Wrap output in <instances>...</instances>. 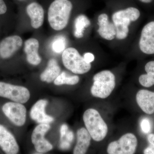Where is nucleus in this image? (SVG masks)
Listing matches in <instances>:
<instances>
[{
    "mask_svg": "<svg viewBox=\"0 0 154 154\" xmlns=\"http://www.w3.org/2000/svg\"><path fill=\"white\" fill-rule=\"evenodd\" d=\"M72 9L69 0H54L49 6L48 20L51 27L56 30H63L68 23Z\"/></svg>",
    "mask_w": 154,
    "mask_h": 154,
    "instance_id": "f257e3e1",
    "label": "nucleus"
},
{
    "mask_svg": "<svg viewBox=\"0 0 154 154\" xmlns=\"http://www.w3.org/2000/svg\"><path fill=\"white\" fill-rule=\"evenodd\" d=\"M83 120L86 129L91 137L96 141H101L107 135V125L97 110L90 108L85 111Z\"/></svg>",
    "mask_w": 154,
    "mask_h": 154,
    "instance_id": "f03ea898",
    "label": "nucleus"
},
{
    "mask_svg": "<svg viewBox=\"0 0 154 154\" xmlns=\"http://www.w3.org/2000/svg\"><path fill=\"white\" fill-rule=\"evenodd\" d=\"M137 9L130 7L115 12L112 15V20L116 29V38L125 39L129 33L128 27L131 22L136 21L140 16Z\"/></svg>",
    "mask_w": 154,
    "mask_h": 154,
    "instance_id": "7ed1b4c3",
    "label": "nucleus"
},
{
    "mask_svg": "<svg viewBox=\"0 0 154 154\" xmlns=\"http://www.w3.org/2000/svg\"><path fill=\"white\" fill-rule=\"evenodd\" d=\"M93 80L91 93L94 97L105 99L110 96L115 88V75L110 71L104 70L97 73L94 76Z\"/></svg>",
    "mask_w": 154,
    "mask_h": 154,
    "instance_id": "20e7f679",
    "label": "nucleus"
},
{
    "mask_svg": "<svg viewBox=\"0 0 154 154\" xmlns=\"http://www.w3.org/2000/svg\"><path fill=\"white\" fill-rule=\"evenodd\" d=\"M62 58L65 67L74 73L84 74L91 69V63L86 62L84 57L74 48H69L65 50Z\"/></svg>",
    "mask_w": 154,
    "mask_h": 154,
    "instance_id": "39448f33",
    "label": "nucleus"
},
{
    "mask_svg": "<svg viewBox=\"0 0 154 154\" xmlns=\"http://www.w3.org/2000/svg\"><path fill=\"white\" fill-rule=\"evenodd\" d=\"M137 145V140L132 133L123 135L118 140L109 144L107 152L109 154H134Z\"/></svg>",
    "mask_w": 154,
    "mask_h": 154,
    "instance_id": "423d86ee",
    "label": "nucleus"
},
{
    "mask_svg": "<svg viewBox=\"0 0 154 154\" xmlns=\"http://www.w3.org/2000/svg\"><path fill=\"white\" fill-rule=\"evenodd\" d=\"M0 96L24 104L30 99V93L25 87L0 82Z\"/></svg>",
    "mask_w": 154,
    "mask_h": 154,
    "instance_id": "0eeeda50",
    "label": "nucleus"
},
{
    "mask_svg": "<svg viewBox=\"0 0 154 154\" xmlns=\"http://www.w3.org/2000/svg\"><path fill=\"white\" fill-rule=\"evenodd\" d=\"M3 112L14 124L22 126L26 121V109L21 103L8 102L3 105Z\"/></svg>",
    "mask_w": 154,
    "mask_h": 154,
    "instance_id": "6e6552de",
    "label": "nucleus"
},
{
    "mask_svg": "<svg viewBox=\"0 0 154 154\" xmlns=\"http://www.w3.org/2000/svg\"><path fill=\"white\" fill-rule=\"evenodd\" d=\"M50 128L48 123H42L37 125L33 130L31 140L36 151L40 153L47 152L53 148L52 145L44 137L45 135Z\"/></svg>",
    "mask_w": 154,
    "mask_h": 154,
    "instance_id": "1a4fd4ad",
    "label": "nucleus"
},
{
    "mask_svg": "<svg viewBox=\"0 0 154 154\" xmlns=\"http://www.w3.org/2000/svg\"><path fill=\"white\" fill-rule=\"evenodd\" d=\"M139 47L143 53L154 54V22H149L143 28Z\"/></svg>",
    "mask_w": 154,
    "mask_h": 154,
    "instance_id": "9d476101",
    "label": "nucleus"
},
{
    "mask_svg": "<svg viewBox=\"0 0 154 154\" xmlns=\"http://www.w3.org/2000/svg\"><path fill=\"white\" fill-rule=\"evenodd\" d=\"M22 44V38L17 35L4 38L0 42V57L3 59L11 57L20 49Z\"/></svg>",
    "mask_w": 154,
    "mask_h": 154,
    "instance_id": "9b49d317",
    "label": "nucleus"
},
{
    "mask_svg": "<svg viewBox=\"0 0 154 154\" xmlns=\"http://www.w3.org/2000/svg\"><path fill=\"white\" fill-rule=\"evenodd\" d=\"M0 147L6 154L18 153L19 147L14 135L0 124Z\"/></svg>",
    "mask_w": 154,
    "mask_h": 154,
    "instance_id": "f8f14e48",
    "label": "nucleus"
},
{
    "mask_svg": "<svg viewBox=\"0 0 154 154\" xmlns=\"http://www.w3.org/2000/svg\"><path fill=\"white\" fill-rule=\"evenodd\" d=\"M48 104L47 100H38L33 105L30 111V116L33 120L40 124L52 122L54 119L45 113V108Z\"/></svg>",
    "mask_w": 154,
    "mask_h": 154,
    "instance_id": "ddd939ff",
    "label": "nucleus"
},
{
    "mask_svg": "<svg viewBox=\"0 0 154 154\" xmlns=\"http://www.w3.org/2000/svg\"><path fill=\"white\" fill-rule=\"evenodd\" d=\"M99 25L98 33L99 35L107 40H112L115 38L116 35V29L113 23L108 20V16L106 14L99 15L98 19Z\"/></svg>",
    "mask_w": 154,
    "mask_h": 154,
    "instance_id": "4468645a",
    "label": "nucleus"
},
{
    "mask_svg": "<svg viewBox=\"0 0 154 154\" xmlns=\"http://www.w3.org/2000/svg\"><path fill=\"white\" fill-rule=\"evenodd\" d=\"M138 105L144 112L148 114L154 113V93L147 90L139 91L136 95Z\"/></svg>",
    "mask_w": 154,
    "mask_h": 154,
    "instance_id": "2eb2a0df",
    "label": "nucleus"
},
{
    "mask_svg": "<svg viewBox=\"0 0 154 154\" xmlns=\"http://www.w3.org/2000/svg\"><path fill=\"white\" fill-rule=\"evenodd\" d=\"M26 12L31 19V25L33 28L38 29L42 26L44 12L41 5L36 2L30 3L26 8Z\"/></svg>",
    "mask_w": 154,
    "mask_h": 154,
    "instance_id": "dca6fc26",
    "label": "nucleus"
},
{
    "mask_svg": "<svg viewBox=\"0 0 154 154\" xmlns=\"http://www.w3.org/2000/svg\"><path fill=\"white\" fill-rule=\"evenodd\" d=\"M39 43L35 38H30L25 41L24 51L27 60L33 65H38L41 63V58L38 54Z\"/></svg>",
    "mask_w": 154,
    "mask_h": 154,
    "instance_id": "f3484780",
    "label": "nucleus"
},
{
    "mask_svg": "<svg viewBox=\"0 0 154 154\" xmlns=\"http://www.w3.org/2000/svg\"><path fill=\"white\" fill-rule=\"evenodd\" d=\"M77 142L73 151L74 154H84L87 152L91 139L88 130L82 128L77 131Z\"/></svg>",
    "mask_w": 154,
    "mask_h": 154,
    "instance_id": "a211bd4d",
    "label": "nucleus"
},
{
    "mask_svg": "<svg viewBox=\"0 0 154 154\" xmlns=\"http://www.w3.org/2000/svg\"><path fill=\"white\" fill-rule=\"evenodd\" d=\"M60 67L57 60L52 59L49 61L47 68L40 75V79L42 82H51L60 75Z\"/></svg>",
    "mask_w": 154,
    "mask_h": 154,
    "instance_id": "6ab92c4d",
    "label": "nucleus"
},
{
    "mask_svg": "<svg viewBox=\"0 0 154 154\" xmlns=\"http://www.w3.org/2000/svg\"><path fill=\"white\" fill-rule=\"evenodd\" d=\"M146 74L141 75L139 81L141 85L145 88H149L154 85V61L149 62L145 66Z\"/></svg>",
    "mask_w": 154,
    "mask_h": 154,
    "instance_id": "aec40b11",
    "label": "nucleus"
},
{
    "mask_svg": "<svg viewBox=\"0 0 154 154\" xmlns=\"http://www.w3.org/2000/svg\"><path fill=\"white\" fill-rule=\"evenodd\" d=\"M91 25V22L88 17L81 15L76 18L75 21L74 36L76 38H81L84 36V31L86 28Z\"/></svg>",
    "mask_w": 154,
    "mask_h": 154,
    "instance_id": "412c9836",
    "label": "nucleus"
},
{
    "mask_svg": "<svg viewBox=\"0 0 154 154\" xmlns=\"http://www.w3.org/2000/svg\"><path fill=\"white\" fill-rule=\"evenodd\" d=\"M79 78L77 75L69 76L67 75L65 72H63L58 76L54 81L56 85H73L79 83Z\"/></svg>",
    "mask_w": 154,
    "mask_h": 154,
    "instance_id": "4be33fe9",
    "label": "nucleus"
},
{
    "mask_svg": "<svg viewBox=\"0 0 154 154\" xmlns=\"http://www.w3.org/2000/svg\"><path fill=\"white\" fill-rule=\"evenodd\" d=\"M66 44V38L63 36H58L53 42L52 50L56 53H60L65 50Z\"/></svg>",
    "mask_w": 154,
    "mask_h": 154,
    "instance_id": "5701e85b",
    "label": "nucleus"
},
{
    "mask_svg": "<svg viewBox=\"0 0 154 154\" xmlns=\"http://www.w3.org/2000/svg\"><path fill=\"white\" fill-rule=\"evenodd\" d=\"M148 140L149 145L145 149L143 153L145 154H154V134H151L148 136Z\"/></svg>",
    "mask_w": 154,
    "mask_h": 154,
    "instance_id": "b1692460",
    "label": "nucleus"
},
{
    "mask_svg": "<svg viewBox=\"0 0 154 154\" xmlns=\"http://www.w3.org/2000/svg\"><path fill=\"white\" fill-rule=\"evenodd\" d=\"M140 127L142 130L145 133H149L151 130L150 122L147 118H144L142 120Z\"/></svg>",
    "mask_w": 154,
    "mask_h": 154,
    "instance_id": "393cba45",
    "label": "nucleus"
},
{
    "mask_svg": "<svg viewBox=\"0 0 154 154\" xmlns=\"http://www.w3.org/2000/svg\"><path fill=\"white\" fill-rule=\"evenodd\" d=\"M84 58L85 61L88 63H91V62L94 61L95 59L94 54L91 53H87L85 54Z\"/></svg>",
    "mask_w": 154,
    "mask_h": 154,
    "instance_id": "a878e982",
    "label": "nucleus"
},
{
    "mask_svg": "<svg viewBox=\"0 0 154 154\" xmlns=\"http://www.w3.org/2000/svg\"><path fill=\"white\" fill-rule=\"evenodd\" d=\"M68 127L66 124H63L60 128V140H63V137L66 134L67 131H68Z\"/></svg>",
    "mask_w": 154,
    "mask_h": 154,
    "instance_id": "bb28decb",
    "label": "nucleus"
},
{
    "mask_svg": "<svg viewBox=\"0 0 154 154\" xmlns=\"http://www.w3.org/2000/svg\"><path fill=\"white\" fill-rule=\"evenodd\" d=\"M7 11V7L3 0H0V15L5 14Z\"/></svg>",
    "mask_w": 154,
    "mask_h": 154,
    "instance_id": "cd10ccee",
    "label": "nucleus"
},
{
    "mask_svg": "<svg viewBox=\"0 0 154 154\" xmlns=\"http://www.w3.org/2000/svg\"><path fill=\"white\" fill-rule=\"evenodd\" d=\"M70 147V144L68 141H65L63 140L61 141L60 148L62 149H68Z\"/></svg>",
    "mask_w": 154,
    "mask_h": 154,
    "instance_id": "c85d7f7f",
    "label": "nucleus"
},
{
    "mask_svg": "<svg viewBox=\"0 0 154 154\" xmlns=\"http://www.w3.org/2000/svg\"><path fill=\"white\" fill-rule=\"evenodd\" d=\"M66 140L69 142H71L74 139L73 133L72 131H67L66 134Z\"/></svg>",
    "mask_w": 154,
    "mask_h": 154,
    "instance_id": "c756f323",
    "label": "nucleus"
},
{
    "mask_svg": "<svg viewBox=\"0 0 154 154\" xmlns=\"http://www.w3.org/2000/svg\"><path fill=\"white\" fill-rule=\"evenodd\" d=\"M139 1L144 3H150L152 2L153 0H139Z\"/></svg>",
    "mask_w": 154,
    "mask_h": 154,
    "instance_id": "7c9ffc66",
    "label": "nucleus"
}]
</instances>
